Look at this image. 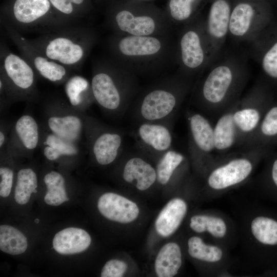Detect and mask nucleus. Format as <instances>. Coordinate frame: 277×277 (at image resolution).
<instances>
[{
  "mask_svg": "<svg viewBox=\"0 0 277 277\" xmlns=\"http://www.w3.org/2000/svg\"><path fill=\"white\" fill-rule=\"evenodd\" d=\"M220 56L206 69L193 91L196 106L212 116L219 115L241 98L248 77L242 59L233 55Z\"/></svg>",
  "mask_w": 277,
  "mask_h": 277,
  "instance_id": "f257e3e1",
  "label": "nucleus"
},
{
  "mask_svg": "<svg viewBox=\"0 0 277 277\" xmlns=\"http://www.w3.org/2000/svg\"><path fill=\"white\" fill-rule=\"evenodd\" d=\"M112 60L136 76L159 73L175 64L173 33L150 36L112 34L107 40Z\"/></svg>",
  "mask_w": 277,
  "mask_h": 277,
  "instance_id": "f03ea898",
  "label": "nucleus"
},
{
  "mask_svg": "<svg viewBox=\"0 0 277 277\" xmlns=\"http://www.w3.org/2000/svg\"><path fill=\"white\" fill-rule=\"evenodd\" d=\"M266 110L261 88L254 86L218 115L213 125L215 151L225 154L236 149L248 150Z\"/></svg>",
  "mask_w": 277,
  "mask_h": 277,
  "instance_id": "7ed1b4c3",
  "label": "nucleus"
},
{
  "mask_svg": "<svg viewBox=\"0 0 277 277\" xmlns=\"http://www.w3.org/2000/svg\"><path fill=\"white\" fill-rule=\"evenodd\" d=\"M137 77L111 58L98 60L91 81L95 102L109 114H123L138 93Z\"/></svg>",
  "mask_w": 277,
  "mask_h": 277,
  "instance_id": "20e7f679",
  "label": "nucleus"
},
{
  "mask_svg": "<svg viewBox=\"0 0 277 277\" xmlns=\"http://www.w3.org/2000/svg\"><path fill=\"white\" fill-rule=\"evenodd\" d=\"M192 80L177 72L162 78L146 88L135 101V118L140 123L167 124L191 91Z\"/></svg>",
  "mask_w": 277,
  "mask_h": 277,
  "instance_id": "39448f33",
  "label": "nucleus"
},
{
  "mask_svg": "<svg viewBox=\"0 0 277 277\" xmlns=\"http://www.w3.org/2000/svg\"><path fill=\"white\" fill-rule=\"evenodd\" d=\"M97 39L94 28L75 23L42 34L31 41L49 58L75 70L83 65Z\"/></svg>",
  "mask_w": 277,
  "mask_h": 277,
  "instance_id": "423d86ee",
  "label": "nucleus"
},
{
  "mask_svg": "<svg viewBox=\"0 0 277 277\" xmlns=\"http://www.w3.org/2000/svg\"><path fill=\"white\" fill-rule=\"evenodd\" d=\"M219 56L208 40L205 18L198 16L177 28L175 64L178 66V73L192 80L205 71Z\"/></svg>",
  "mask_w": 277,
  "mask_h": 277,
  "instance_id": "0eeeda50",
  "label": "nucleus"
},
{
  "mask_svg": "<svg viewBox=\"0 0 277 277\" xmlns=\"http://www.w3.org/2000/svg\"><path fill=\"white\" fill-rule=\"evenodd\" d=\"M38 77L31 65L1 42L0 49L1 102L33 101L38 97Z\"/></svg>",
  "mask_w": 277,
  "mask_h": 277,
  "instance_id": "6e6552de",
  "label": "nucleus"
},
{
  "mask_svg": "<svg viewBox=\"0 0 277 277\" xmlns=\"http://www.w3.org/2000/svg\"><path fill=\"white\" fill-rule=\"evenodd\" d=\"M106 24L113 34L150 36L173 33L165 13L146 7L121 5L109 13Z\"/></svg>",
  "mask_w": 277,
  "mask_h": 277,
  "instance_id": "1a4fd4ad",
  "label": "nucleus"
},
{
  "mask_svg": "<svg viewBox=\"0 0 277 277\" xmlns=\"http://www.w3.org/2000/svg\"><path fill=\"white\" fill-rule=\"evenodd\" d=\"M263 148L232 152L207 169L206 184L213 192H221L246 182L252 175Z\"/></svg>",
  "mask_w": 277,
  "mask_h": 277,
  "instance_id": "9d476101",
  "label": "nucleus"
},
{
  "mask_svg": "<svg viewBox=\"0 0 277 277\" xmlns=\"http://www.w3.org/2000/svg\"><path fill=\"white\" fill-rule=\"evenodd\" d=\"M52 6L49 0H15L2 23L19 32L38 31L42 34L74 24L53 12Z\"/></svg>",
  "mask_w": 277,
  "mask_h": 277,
  "instance_id": "9b49d317",
  "label": "nucleus"
},
{
  "mask_svg": "<svg viewBox=\"0 0 277 277\" xmlns=\"http://www.w3.org/2000/svg\"><path fill=\"white\" fill-rule=\"evenodd\" d=\"M5 31L19 50L22 56L31 65L38 76L55 84L64 83L71 75L70 69L47 57L31 41L21 33L7 24H3Z\"/></svg>",
  "mask_w": 277,
  "mask_h": 277,
  "instance_id": "f8f14e48",
  "label": "nucleus"
},
{
  "mask_svg": "<svg viewBox=\"0 0 277 277\" xmlns=\"http://www.w3.org/2000/svg\"><path fill=\"white\" fill-rule=\"evenodd\" d=\"M45 109L48 131L78 144L83 135L85 134L87 116L60 100L50 101L46 104Z\"/></svg>",
  "mask_w": 277,
  "mask_h": 277,
  "instance_id": "ddd939ff",
  "label": "nucleus"
},
{
  "mask_svg": "<svg viewBox=\"0 0 277 277\" xmlns=\"http://www.w3.org/2000/svg\"><path fill=\"white\" fill-rule=\"evenodd\" d=\"M85 135L89 152L101 165L111 164L122 151V133L102 125L91 117L87 118Z\"/></svg>",
  "mask_w": 277,
  "mask_h": 277,
  "instance_id": "4468645a",
  "label": "nucleus"
},
{
  "mask_svg": "<svg viewBox=\"0 0 277 277\" xmlns=\"http://www.w3.org/2000/svg\"><path fill=\"white\" fill-rule=\"evenodd\" d=\"M187 120L189 152L194 160L206 162L208 169L215 160L213 156L215 151L213 125L204 113L193 111H188Z\"/></svg>",
  "mask_w": 277,
  "mask_h": 277,
  "instance_id": "2eb2a0df",
  "label": "nucleus"
},
{
  "mask_svg": "<svg viewBox=\"0 0 277 277\" xmlns=\"http://www.w3.org/2000/svg\"><path fill=\"white\" fill-rule=\"evenodd\" d=\"M256 6L249 2H241L231 9L228 36L232 39L250 43L262 32L265 18Z\"/></svg>",
  "mask_w": 277,
  "mask_h": 277,
  "instance_id": "dca6fc26",
  "label": "nucleus"
},
{
  "mask_svg": "<svg viewBox=\"0 0 277 277\" xmlns=\"http://www.w3.org/2000/svg\"><path fill=\"white\" fill-rule=\"evenodd\" d=\"M139 152L159 156L171 149L173 137L169 126L161 123H140L135 133Z\"/></svg>",
  "mask_w": 277,
  "mask_h": 277,
  "instance_id": "f3484780",
  "label": "nucleus"
},
{
  "mask_svg": "<svg viewBox=\"0 0 277 277\" xmlns=\"http://www.w3.org/2000/svg\"><path fill=\"white\" fill-rule=\"evenodd\" d=\"M41 137L39 125L31 115L19 117L12 127L6 150L10 155L34 152L39 146Z\"/></svg>",
  "mask_w": 277,
  "mask_h": 277,
  "instance_id": "a211bd4d",
  "label": "nucleus"
},
{
  "mask_svg": "<svg viewBox=\"0 0 277 277\" xmlns=\"http://www.w3.org/2000/svg\"><path fill=\"white\" fill-rule=\"evenodd\" d=\"M231 9L227 0H213L205 18V28L208 40L219 56L228 35Z\"/></svg>",
  "mask_w": 277,
  "mask_h": 277,
  "instance_id": "6ab92c4d",
  "label": "nucleus"
},
{
  "mask_svg": "<svg viewBox=\"0 0 277 277\" xmlns=\"http://www.w3.org/2000/svg\"><path fill=\"white\" fill-rule=\"evenodd\" d=\"M97 208L106 219L123 224L134 221L140 212L135 203L113 192L102 195L98 200Z\"/></svg>",
  "mask_w": 277,
  "mask_h": 277,
  "instance_id": "aec40b11",
  "label": "nucleus"
},
{
  "mask_svg": "<svg viewBox=\"0 0 277 277\" xmlns=\"http://www.w3.org/2000/svg\"><path fill=\"white\" fill-rule=\"evenodd\" d=\"M189 227L194 232L208 234L217 242L228 240L232 232V227L228 220L221 214L213 212L192 216Z\"/></svg>",
  "mask_w": 277,
  "mask_h": 277,
  "instance_id": "412c9836",
  "label": "nucleus"
},
{
  "mask_svg": "<svg viewBox=\"0 0 277 277\" xmlns=\"http://www.w3.org/2000/svg\"><path fill=\"white\" fill-rule=\"evenodd\" d=\"M122 177L127 183L134 184L140 191H144L156 181L155 169L146 160L139 155H133L126 161Z\"/></svg>",
  "mask_w": 277,
  "mask_h": 277,
  "instance_id": "4be33fe9",
  "label": "nucleus"
},
{
  "mask_svg": "<svg viewBox=\"0 0 277 277\" xmlns=\"http://www.w3.org/2000/svg\"><path fill=\"white\" fill-rule=\"evenodd\" d=\"M188 210L185 200L175 197L169 201L159 214L155 222L157 233L168 237L179 228Z\"/></svg>",
  "mask_w": 277,
  "mask_h": 277,
  "instance_id": "5701e85b",
  "label": "nucleus"
},
{
  "mask_svg": "<svg viewBox=\"0 0 277 277\" xmlns=\"http://www.w3.org/2000/svg\"><path fill=\"white\" fill-rule=\"evenodd\" d=\"M64 84L68 104L76 111L83 113L95 102L91 82L84 76L71 75Z\"/></svg>",
  "mask_w": 277,
  "mask_h": 277,
  "instance_id": "b1692460",
  "label": "nucleus"
},
{
  "mask_svg": "<svg viewBox=\"0 0 277 277\" xmlns=\"http://www.w3.org/2000/svg\"><path fill=\"white\" fill-rule=\"evenodd\" d=\"M91 242V237L87 231L69 227L55 234L52 245L54 250L61 254H72L85 251Z\"/></svg>",
  "mask_w": 277,
  "mask_h": 277,
  "instance_id": "393cba45",
  "label": "nucleus"
},
{
  "mask_svg": "<svg viewBox=\"0 0 277 277\" xmlns=\"http://www.w3.org/2000/svg\"><path fill=\"white\" fill-rule=\"evenodd\" d=\"M188 252L193 259L212 267L223 264L226 258L225 250L216 244L205 242L199 236H192L187 241Z\"/></svg>",
  "mask_w": 277,
  "mask_h": 277,
  "instance_id": "a878e982",
  "label": "nucleus"
},
{
  "mask_svg": "<svg viewBox=\"0 0 277 277\" xmlns=\"http://www.w3.org/2000/svg\"><path fill=\"white\" fill-rule=\"evenodd\" d=\"M39 146L44 155L50 161L75 157L80 152L78 144L64 140L49 131L44 135L41 134Z\"/></svg>",
  "mask_w": 277,
  "mask_h": 277,
  "instance_id": "bb28decb",
  "label": "nucleus"
},
{
  "mask_svg": "<svg viewBox=\"0 0 277 277\" xmlns=\"http://www.w3.org/2000/svg\"><path fill=\"white\" fill-rule=\"evenodd\" d=\"M183 263L180 246L175 242L164 245L159 251L154 263L159 277H172L178 273Z\"/></svg>",
  "mask_w": 277,
  "mask_h": 277,
  "instance_id": "cd10ccee",
  "label": "nucleus"
},
{
  "mask_svg": "<svg viewBox=\"0 0 277 277\" xmlns=\"http://www.w3.org/2000/svg\"><path fill=\"white\" fill-rule=\"evenodd\" d=\"M203 0H169L166 15L174 29L186 25L199 15V4Z\"/></svg>",
  "mask_w": 277,
  "mask_h": 277,
  "instance_id": "c85d7f7f",
  "label": "nucleus"
},
{
  "mask_svg": "<svg viewBox=\"0 0 277 277\" xmlns=\"http://www.w3.org/2000/svg\"><path fill=\"white\" fill-rule=\"evenodd\" d=\"M251 240L264 245H277V221L262 215L253 216L248 223Z\"/></svg>",
  "mask_w": 277,
  "mask_h": 277,
  "instance_id": "c756f323",
  "label": "nucleus"
},
{
  "mask_svg": "<svg viewBox=\"0 0 277 277\" xmlns=\"http://www.w3.org/2000/svg\"><path fill=\"white\" fill-rule=\"evenodd\" d=\"M277 136V105L265 111L259 125L253 136L249 149L263 148L266 141Z\"/></svg>",
  "mask_w": 277,
  "mask_h": 277,
  "instance_id": "7c9ffc66",
  "label": "nucleus"
},
{
  "mask_svg": "<svg viewBox=\"0 0 277 277\" xmlns=\"http://www.w3.org/2000/svg\"><path fill=\"white\" fill-rule=\"evenodd\" d=\"M187 161L182 153L170 149L159 159L156 166V181L161 185H166L175 172Z\"/></svg>",
  "mask_w": 277,
  "mask_h": 277,
  "instance_id": "2f4dec72",
  "label": "nucleus"
},
{
  "mask_svg": "<svg viewBox=\"0 0 277 277\" xmlns=\"http://www.w3.org/2000/svg\"><path fill=\"white\" fill-rule=\"evenodd\" d=\"M28 246L26 237L15 228L6 225L0 226V249L5 253L18 255Z\"/></svg>",
  "mask_w": 277,
  "mask_h": 277,
  "instance_id": "473e14b6",
  "label": "nucleus"
},
{
  "mask_svg": "<svg viewBox=\"0 0 277 277\" xmlns=\"http://www.w3.org/2000/svg\"><path fill=\"white\" fill-rule=\"evenodd\" d=\"M43 181L47 187L44 197L46 204L58 206L69 200L65 189V180L60 172L52 170L45 175Z\"/></svg>",
  "mask_w": 277,
  "mask_h": 277,
  "instance_id": "72a5a7b5",
  "label": "nucleus"
},
{
  "mask_svg": "<svg viewBox=\"0 0 277 277\" xmlns=\"http://www.w3.org/2000/svg\"><path fill=\"white\" fill-rule=\"evenodd\" d=\"M37 177L30 168L20 169L17 173L14 199L17 203L24 205L28 202L32 193H36Z\"/></svg>",
  "mask_w": 277,
  "mask_h": 277,
  "instance_id": "f704fd0d",
  "label": "nucleus"
},
{
  "mask_svg": "<svg viewBox=\"0 0 277 277\" xmlns=\"http://www.w3.org/2000/svg\"><path fill=\"white\" fill-rule=\"evenodd\" d=\"M261 68L269 77L277 79V41L261 54Z\"/></svg>",
  "mask_w": 277,
  "mask_h": 277,
  "instance_id": "c9c22d12",
  "label": "nucleus"
},
{
  "mask_svg": "<svg viewBox=\"0 0 277 277\" xmlns=\"http://www.w3.org/2000/svg\"><path fill=\"white\" fill-rule=\"evenodd\" d=\"M58 14L71 23L77 17V9L70 0H49Z\"/></svg>",
  "mask_w": 277,
  "mask_h": 277,
  "instance_id": "e433bc0d",
  "label": "nucleus"
},
{
  "mask_svg": "<svg viewBox=\"0 0 277 277\" xmlns=\"http://www.w3.org/2000/svg\"><path fill=\"white\" fill-rule=\"evenodd\" d=\"M127 264L124 261L112 259L108 261L102 269V277H121L127 269Z\"/></svg>",
  "mask_w": 277,
  "mask_h": 277,
  "instance_id": "4c0bfd02",
  "label": "nucleus"
},
{
  "mask_svg": "<svg viewBox=\"0 0 277 277\" xmlns=\"http://www.w3.org/2000/svg\"><path fill=\"white\" fill-rule=\"evenodd\" d=\"M0 195L3 197L9 195L13 185L14 172L9 167L0 168Z\"/></svg>",
  "mask_w": 277,
  "mask_h": 277,
  "instance_id": "58836bf2",
  "label": "nucleus"
},
{
  "mask_svg": "<svg viewBox=\"0 0 277 277\" xmlns=\"http://www.w3.org/2000/svg\"><path fill=\"white\" fill-rule=\"evenodd\" d=\"M271 177L274 185L277 187V158L274 161L272 165Z\"/></svg>",
  "mask_w": 277,
  "mask_h": 277,
  "instance_id": "ea45409f",
  "label": "nucleus"
},
{
  "mask_svg": "<svg viewBox=\"0 0 277 277\" xmlns=\"http://www.w3.org/2000/svg\"><path fill=\"white\" fill-rule=\"evenodd\" d=\"M74 6H81L85 2V0H70Z\"/></svg>",
  "mask_w": 277,
  "mask_h": 277,
  "instance_id": "a19ab883",
  "label": "nucleus"
},
{
  "mask_svg": "<svg viewBox=\"0 0 277 277\" xmlns=\"http://www.w3.org/2000/svg\"><path fill=\"white\" fill-rule=\"evenodd\" d=\"M39 222V220L38 219H36L35 220H34V222L36 224L38 223Z\"/></svg>",
  "mask_w": 277,
  "mask_h": 277,
  "instance_id": "79ce46f5",
  "label": "nucleus"
},
{
  "mask_svg": "<svg viewBox=\"0 0 277 277\" xmlns=\"http://www.w3.org/2000/svg\"><path fill=\"white\" fill-rule=\"evenodd\" d=\"M133 1L139 2V1H147V0H133Z\"/></svg>",
  "mask_w": 277,
  "mask_h": 277,
  "instance_id": "37998d69",
  "label": "nucleus"
}]
</instances>
